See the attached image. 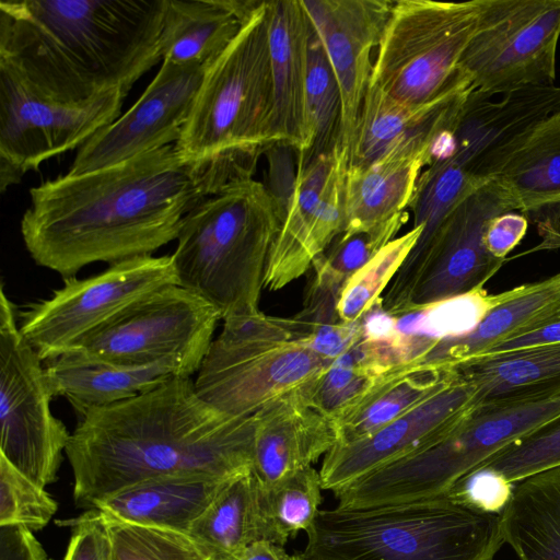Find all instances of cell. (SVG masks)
<instances>
[{"instance_id": "obj_26", "label": "cell", "mask_w": 560, "mask_h": 560, "mask_svg": "<svg viewBox=\"0 0 560 560\" xmlns=\"http://www.w3.org/2000/svg\"><path fill=\"white\" fill-rule=\"evenodd\" d=\"M260 3L166 0L160 39L162 60L208 66L229 47Z\"/></svg>"}, {"instance_id": "obj_22", "label": "cell", "mask_w": 560, "mask_h": 560, "mask_svg": "<svg viewBox=\"0 0 560 560\" xmlns=\"http://www.w3.org/2000/svg\"><path fill=\"white\" fill-rule=\"evenodd\" d=\"M559 314L560 272L487 295L485 310L474 327L436 341L411 363L454 369L503 342L535 331Z\"/></svg>"}, {"instance_id": "obj_4", "label": "cell", "mask_w": 560, "mask_h": 560, "mask_svg": "<svg viewBox=\"0 0 560 560\" xmlns=\"http://www.w3.org/2000/svg\"><path fill=\"white\" fill-rule=\"evenodd\" d=\"M283 217L260 182L247 177L226 184L180 223L172 255L178 284L214 306L222 320L258 313Z\"/></svg>"}, {"instance_id": "obj_31", "label": "cell", "mask_w": 560, "mask_h": 560, "mask_svg": "<svg viewBox=\"0 0 560 560\" xmlns=\"http://www.w3.org/2000/svg\"><path fill=\"white\" fill-rule=\"evenodd\" d=\"M500 518L520 560H560V467L515 483Z\"/></svg>"}, {"instance_id": "obj_37", "label": "cell", "mask_w": 560, "mask_h": 560, "mask_svg": "<svg viewBox=\"0 0 560 560\" xmlns=\"http://www.w3.org/2000/svg\"><path fill=\"white\" fill-rule=\"evenodd\" d=\"M319 471L313 466L298 470L275 488L262 491L265 539L284 546L298 532H308L322 502Z\"/></svg>"}, {"instance_id": "obj_42", "label": "cell", "mask_w": 560, "mask_h": 560, "mask_svg": "<svg viewBox=\"0 0 560 560\" xmlns=\"http://www.w3.org/2000/svg\"><path fill=\"white\" fill-rule=\"evenodd\" d=\"M381 376L339 357L300 389L314 408L334 421L352 407Z\"/></svg>"}, {"instance_id": "obj_46", "label": "cell", "mask_w": 560, "mask_h": 560, "mask_svg": "<svg viewBox=\"0 0 560 560\" xmlns=\"http://www.w3.org/2000/svg\"><path fill=\"white\" fill-rule=\"evenodd\" d=\"M0 560H49L32 530L0 526Z\"/></svg>"}, {"instance_id": "obj_23", "label": "cell", "mask_w": 560, "mask_h": 560, "mask_svg": "<svg viewBox=\"0 0 560 560\" xmlns=\"http://www.w3.org/2000/svg\"><path fill=\"white\" fill-rule=\"evenodd\" d=\"M266 19L272 77L271 143L293 147L301 158L306 149L310 19L300 0L266 1Z\"/></svg>"}, {"instance_id": "obj_16", "label": "cell", "mask_w": 560, "mask_h": 560, "mask_svg": "<svg viewBox=\"0 0 560 560\" xmlns=\"http://www.w3.org/2000/svg\"><path fill=\"white\" fill-rule=\"evenodd\" d=\"M205 69L200 65L163 61L139 100L79 148L68 174L92 172L175 144L191 112Z\"/></svg>"}, {"instance_id": "obj_7", "label": "cell", "mask_w": 560, "mask_h": 560, "mask_svg": "<svg viewBox=\"0 0 560 560\" xmlns=\"http://www.w3.org/2000/svg\"><path fill=\"white\" fill-rule=\"evenodd\" d=\"M560 417V393L477 406L435 442L358 479L357 502L376 506L445 494L506 446Z\"/></svg>"}, {"instance_id": "obj_38", "label": "cell", "mask_w": 560, "mask_h": 560, "mask_svg": "<svg viewBox=\"0 0 560 560\" xmlns=\"http://www.w3.org/2000/svg\"><path fill=\"white\" fill-rule=\"evenodd\" d=\"M421 233V226H412L385 245L347 281L337 304L340 320H358L382 298Z\"/></svg>"}, {"instance_id": "obj_35", "label": "cell", "mask_w": 560, "mask_h": 560, "mask_svg": "<svg viewBox=\"0 0 560 560\" xmlns=\"http://www.w3.org/2000/svg\"><path fill=\"white\" fill-rule=\"evenodd\" d=\"M482 185L452 158L438 159L419 175L409 208L422 233L409 254L421 252L444 219Z\"/></svg>"}, {"instance_id": "obj_32", "label": "cell", "mask_w": 560, "mask_h": 560, "mask_svg": "<svg viewBox=\"0 0 560 560\" xmlns=\"http://www.w3.org/2000/svg\"><path fill=\"white\" fill-rule=\"evenodd\" d=\"M459 89L427 104L401 103L369 84L359 114L348 168L368 167L401 140L435 121L463 93Z\"/></svg>"}, {"instance_id": "obj_19", "label": "cell", "mask_w": 560, "mask_h": 560, "mask_svg": "<svg viewBox=\"0 0 560 560\" xmlns=\"http://www.w3.org/2000/svg\"><path fill=\"white\" fill-rule=\"evenodd\" d=\"M301 2L323 42L339 85L341 115L338 143L349 159L372 74V49L378 46L393 1Z\"/></svg>"}, {"instance_id": "obj_9", "label": "cell", "mask_w": 560, "mask_h": 560, "mask_svg": "<svg viewBox=\"0 0 560 560\" xmlns=\"http://www.w3.org/2000/svg\"><path fill=\"white\" fill-rule=\"evenodd\" d=\"M480 16V0L393 1L370 83L406 104L471 89L458 69Z\"/></svg>"}, {"instance_id": "obj_34", "label": "cell", "mask_w": 560, "mask_h": 560, "mask_svg": "<svg viewBox=\"0 0 560 560\" xmlns=\"http://www.w3.org/2000/svg\"><path fill=\"white\" fill-rule=\"evenodd\" d=\"M340 115L339 85L323 42L310 20L305 88L306 149L298 159V170L332 150L339 138Z\"/></svg>"}, {"instance_id": "obj_48", "label": "cell", "mask_w": 560, "mask_h": 560, "mask_svg": "<svg viewBox=\"0 0 560 560\" xmlns=\"http://www.w3.org/2000/svg\"><path fill=\"white\" fill-rule=\"evenodd\" d=\"M283 546L260 539L247 546L237 560H290Z\"/></svg>"}, {"instance_id": "obj_6", "label": "cell", "mask_w": 560, "mask_h": 560, "mask_svg": "<svg viewBox=\"0 0 560 560\" xmlns=\"http://www.w3.org/2000/svg\"><path fill=\"white\" fill-rule=\"evenodd\" d=\"M301 553L308 560H494L500 514L446 497L319 510Z\"/></svg>"}, {"instance_id": "obj_30", "label": "cell", "mask_w": 560, "mask_h": 560, "mask_svg": "<svg viewBox=\"0 0 560 560\" xmlns=\"http://www.w3.org/2000/svg\"><path fill=\"white\" fill-rule=\"evenodd\" d=\"M454 370L475 385L477 406L555 395L560 393V342L482 355Z\"/></svg>"}, {"instance_id": "obj_44", "label": "cell", "mask_w": 560, "mask_h": 560, "mask_svg": "<svg viewBox=\"0 0 560 560\" xmlns=\"http://www.w3.org/2000/svg\"><path fill=\"white\" fill-rule=\"evenodd\" d=\"M55 523L71 528L62 560H110L108 532L98 510L89 509L79 516Z\"/></svg>"}, {"instance_id": "obj_43", "label": "cell", "mask_w": 560, "mask_h": 560, "mask_svg": "<svg viewBox=\"0 0 560 560\" xmlns=\"http://www.w3.org/2000/svg\"><path fill=\"white\" fill-rule=\"evenodd\" d=\"M513 483L487 469H476L457 482L442 497L476 510L500 514L509 503Z\"/></svg>"}, {"instance_id": "obj_10", "label": "cell", "mask_w": 560, "mask_h": 560, "mask_svg": "<svg viewBox=\"0 0 560 560\" xmlns=\"http://www.w3.org/2000/svg\"><path fill=\"white\" fill-rule=\"evenodd\" d=\"M508 211H515L514 206L494 179L463 200L427 246L407 256L381 298L384 311L395 316L483 290L503 264L486 249L485 229Z\"/></svg>"}, {"instance_id": "obj_47", "label": "cell", "mask_w": 560, "mask_h": 560, "mask_svg": "<svg viewBox=\"0 0 560 560\" xmlns=\"http://www.w3.org/2000/svg\"><path fill=\"white\" fill-rule=\"evenodd\" d=\"M560 342V314L535 331L503 342L483 355H492L532 348L536 346ZM482 357V355H481ZM479 358V357H478Z\"/></svg>"}, {"instance_id": "obj_11", "label": "cell", "mask_w": 560, "mask_h": 560, "mask_svg": "<svg viewBox=\"0 0 560 560\" xmlns=\"http://www.w3.org/2000/svg\"><path fill=\"white\" fill-rule=\"evenodd\" d=\"M44 361L23 337L18 311L0 289V455L45 488L58 478L71 433L50 409Z\"/></svg>"}, {"instance_id": "obj_2", "label": "cell", "mask_w": 560, "mask_h": 560, "mask_svg": "<svg viewBox=\"0 0 560 560\" xmlns=\"http://www.w3.org/2000/svg\"><path fill=\"white\" fill-rule=\"evenodd\" d=\"M254 416L217 409L191 377L94 408L80 417L66 456L73 501L93 506L133 486L172 477L233 479L253 470Z\"/></svg>"}, {"instance_id": "obj_25", "label": "cell", "mask_w": 560, "mask_h": 560, "mask_svg": "<svg viewBox=\"0 0 560 560\" xmlns=\"http://www.w3.org/2000/svg\"><path fill=\"white\" fill-rule=\"evenodd\" d=\"M54 397H63L82 417L94 408L109 406L149 392L172 376L170 364L126 365L70 349L44 361Z\"/></svg>"}, {"instance_id": "obj_28", "label": "cell", "mask_w": 560, "mask_h": 560, "mask_svg": "<svg viewBox=\"0 0 560 560\" xmlns=\"http://www.w3.org/2000/svg\"><path fill=\"white\" fill-rule=\"evenodd\" d=\"M336 145V144H335ZM336 150L298 170L280 231L270 250L265 289L277 291L311 270L318 257L313 220L335 162Z\"/></svg>"}, {"instance_id": "obj_12", "label": "cell", "mask_w": 560, "mask_h": 560, "mask_svg": "<svg viewBox=\"0 0 560 560\" xmlns=\"http://www.w3.org/2000/svg\"><path fill=\"white\" fill-rule=\"evenodd\" d=\"M127 93L112 90L82 102L52 97L0 60V189L83 145L119 116Z\"/></svg>"}, {"instance_id": "obj_20", "label": "cell", "mask_w": 560, "mask_h": 560, "mask_svg": "<svg viewBox=\"0 0 560 560\" xmlns=\"http://www.w3.org/2000/svg\"><path fill=\"white\" fill-rule=\"evenodd\" d=\"M450 120L445 113L370 166L347 167L342 232L369 231L408 214L419 175L431 163L433 143L447 129Z\"/></svg>"}, {"instance_id": "obj_36", "label": "cell", "mask_w": 560, "mask_h": 560, "mask_svg": "<svg viewBox=\"0 0 560 560\" xmlns=\"http://www.w3.org/2000/svg\"><path fill=\"white\" fill-rule=\"evenodd\" d=\"M408 214L369 231L341 232L312 265L306 289L339 299L347 281L396 238ZM310 270V271H311Z\"/></svg>"}, {"instance_id": "obj_24", "label": "cell", "mask_w": 560, "mask_h": 560, "mask_svg": "<svg viewBox=\"0 0 560 560\" xmlns=\"http://www.w3.org/2000/svg\"><path fill=\"white\" fill-rule=\"evenodd\" d=\"M493 179L546 243L560 244V113L542 122Z\"/></svg>"}, {"instance_id": "obj_5", "label": "cell", "mask_w": 560, "mask_h": 560, "mask_svg": "<svg viewBox=\"0 0 560 560\" xmlns=\"http://www.w3.org/2000/svg\"><path fill=\"white\" fill-rule=\"evenodd\" d=\"M272 77L266 1L211 63L179 140L182 158L207 171L217 190L253 177L261 153L272 143Z\"/></svg>"}, {"instance_id": "obj_50", "label": "cell", "mask_w": 560, "mask_h": 560, "mask_svg": "<svg viewBox=\"0 0 560 560\" xmlns=\"http://www.w3.org/2000/svg\"><path fill=\"white\" fill-rule=\"evenodd\" d=\"M210 560H223V559H215V558H212V557H211V558H210Z\"/></svg>"}, {"instance_id": "obj_41", "label": "cell", "mask_w": 560, "mask_h": 560, "mask_svg": "<svg viewBox=\"0 0 560 560\" xmlns=\"http://www.w3.org/2000/svg\"><path fill=\"white\" fill-rule=\"evenodd\" d=\"M58 510L57 501L0 455V526L43 529Z\"/></svg>"}, {"instance_id": "obj_18", "label": "cell", "mask_w": 560, "mask_h": 560, "mask_svg": "<svg viewBox=\"0 0 560 560\" xmlns=\"http://www.w3.org/2000/svg\"><path fill=\"white\" fill-rule=\"evenodd\" d=\"M477 406L475 385L455 370V377L436 394L375 433L348 444H335L324 456L323 490L334 493L357 479L441 439Z\"/></svg>"}, {"instance_id": "obj_3", "label": "cell", "mask_w": 560, "mask_h": 560, "mask_svg": "<svg viewBox=\"0 0 560 560\" xmlns=\"http://www.w3.org/2000/svg\"><path fill=\"white\" fill-rule=\"evenodd\" d=\"M166 0H1L0 60L44 93L127 94L160 60Z\"/></svg>"}, {"instance_id": "obj_8", "label": "cell", "mask_w": 560, "mask_h": 560, "mask_svg": "<svg viewBox=\"0 0 560 560\" xmlns=\"http://www.w3.org/2000/svg\"><path fill=\"white\" fill-rule=\"evenodd\" d=\"M331 363L296 338L290 318L259 311L223 319L194 382L199 396L217 409L248 418Z\"/></svg>"}, {"instance_id": "obj_39", "label": "cell", "mask_w": 560, "mask_h": 560, "mask_svg": "<svg viewBox=\"0 0 560 560\" xmlns=\"http://www.w3.org/2000/svg\"><path fill=\"white\" fill-rule=\"evenodd\" d=\"M102 515L110 541V560H210L211 558L209 552L188 534L129 523L103 513Z\"/></svg>"}, {"instance_id": "obj_29", "label": "cell", "mask_w": 560, "mask_h": 560, "mask_svg": "<svg viewBox=\"0 0 560 560\" xmlns=\"http://www.w3.org/2000/svg\"><path fill=\"white\" fill-rule=\"evenodd\" d=\"M455 377L454 369L408 363L383 374L335 419L336 444L364 439L430 398Z\"/></svg>"}, {"instance_id": "obj_27", "label": "cell", "mask_w": 560, "mask_h": 560, "mask_svg": "<svg viewBox=\"0 0 560 560\" xmlns=\"http://www.w3.org/2000/svg\"><path fill=\"white\" fill-rule=\"evenodd\" d=\"M233 479H155L120 491L93 509L116 520L189 534L194 523Z\"/></svg>"}, {"instance_id": "obj_17", "label": "cell", "mask_w": 560, "mask_h": 560, "mask_svg": "<svg viewBox=\"0 0 560 560\" xmlns=\"http://www.w3.org/2000/svg\"><path fill=\"white\" fill-rule=\"evenodd\" d=\"M471 90L452 131L450 156L479 183L495 178L537 128L560 113V88L529 86L499 100Z\"/></svg>"}, {"instance_id": "obj_40", "label": "cell", "mask_w": 560, "mask_h": 560, "mask_svg": "<svg viewBox=\"0 0 560 560\" xmlns=\"http://www.w3.org/2000/svg\"><path fill=\"white\" fill-rule=\"evenodd\" d=\"M557 467H560V417L501 450L476 469L494 471L515 485Z\"/></svg>"}, {"instance_id": "obj_51", "label": "cell", "mask_w": 560, "mask_h": 560, "mask_svg": "<svg viewBox=\"0 0 560 560\" xmlns=\"http://www.w3.org/2000/svg\"><path fill=\"white\" fill-rule=\"evenodd\" d=\"M49 560H51V559H49Z\"/></svg>"}, {"instance_id": "obj_49", "label": "cell", "mask_w": 560, "mask_h": 560, "mask_svg": "<svg viewBox=\"0 0 560 560\" xmlns=\"http://www.w3.org/2000/svg\"><path fill=\"white\" fill-rule=\"evenodd\" d=\"M290 560H308L306 558H304L301 553L300 555H291V559Z\"/></svg>"}, {"instance_id": "obj_21", "label": "cell", "mask_w": 560, "mask_h": 560, "mask_svg": "<svg viewBox=\"0 0 560 560\" xmlns=\"http://www.w3.org/2000/svg\"><path fill=\"white\" fill-rule=\"evenodd\" d=\"M300 388L254 415L253 472L264 491L312 466L337 442L334 422L314 408Z\"/></svg>"}, {"instance_id": "obj_45", "label": "cell", "mask_w": 560, "mask_h": 560, "mask_svg": "<svg viewBox=\"0 0 560 560\" xmlns=\"http://www.w3.org/2000/svg\"><path fill=\"white\" fill-rule=\"evenodd\" d=\"M528 223L527 218L518 211H508L491 218L483 233V244L488 253L504 261L525 237Z\"/></svg>"}, {"instance_id": "obj_13", "label": "cell", "mask_w": 560, "mask_h": 560, "mask_svg": "<svg viewBox=\"0 0 560 560\" xmlns=\"http://www.w3.org/2000/svg\"><path fill=\"white\" fill-rule=\"evenodd\" d=\"M221 319L206 300L179 284H168L130 305L74 348L126 365L170 364L179 376L191 377Z\"/></svg>"}, {"instance_id": "obj_14", "label": "cell", "mask_w": 560, "mask_h": 560, "mask_svg": "<svg viewBox=\"0 0 560 560\" xmlns=\"http://www.w3.org/2000/svg\"><path fill=\"white\" fill-rule=\"evenodd\" d=\"M559 38L560 0H480L458 69L472 90L489 96L552 85Z\"/></svg>"}, {"instance_id": "obj_1", "label": "cell", "mask_w": 560, "mask_h": 560, "mask_svg": "<svg viewBox=\"0 0 560 560\" xmlns=\"http://www.w3.org/2000/svg\"><path fill=\"white\" fill-rule=\"evenodd\" d=\"M21 234L40 267L74 277L93 262L149 256L177 238L184 217L212 195L207 171L175 145L30 189Z\"/></svg>"}, {"instance_id": "obj_15", "label": "cell", "mask_w": 560, "mask_h": 560, "mask_svg": "<svg viewBox=\"0 0 560 560\" xmlns=\"http://www.w3.org/2000/svg\"><path fill=\"white\" fill-rule=\"evenodd\" d=\"M178 284L172 255L141 256L109 265L18 312L19 328L43 361L55 358L153 291Z\"/></svg>"}, {"instance_id": "obj_33", "label": "cell", "mask_w": 560, "mask_h": 560, "mask_svg": "<svg viewBox=\"0 0 560 560\" xmlns=\"http://www.w3.org/2000/svg\"><path fill=\"white\" fill-rule=\"evenodd\" d=\"M188 535L223 560H237L247 546L265 539L262 491L253 470L231 480Z\"/></svg>"}]
</instances>
